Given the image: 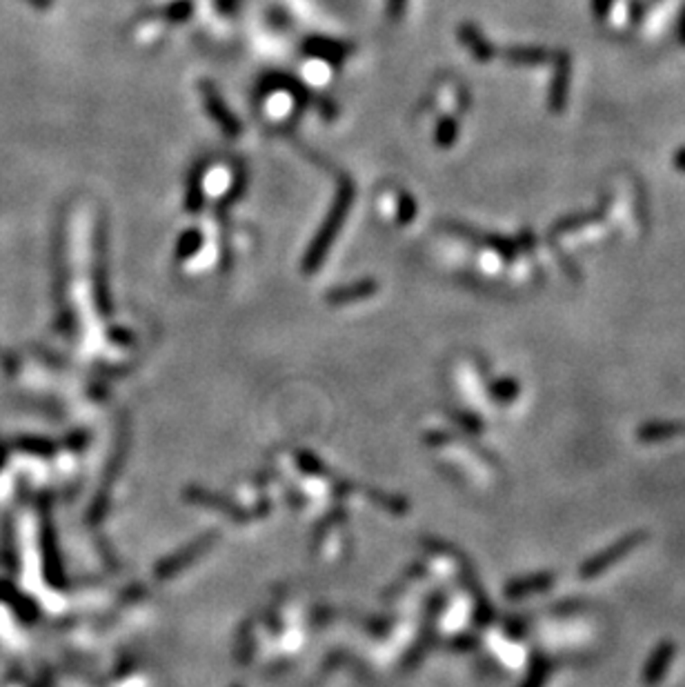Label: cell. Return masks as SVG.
<instances>
[{"mask_svg": "<svg viewBox=\"0 0 685 687\" xmlns=\"http://www.w3.org/2000/svg\"><path fill=\"white\" fill-rule=\"evenodd\" d=\"M201 172H194L192 181H190V194H187V207H190V212H196L198 207H201L203 203V196H201V176H198Z\"/></svg>", "mask_w": 685, "mask_h": 687, "instance_id": "3", "label": "cell"}, {"mask_svg": "<svg viewBox=\"0 0 685 687\" xmlns=\"http://www.w3.org/2000/svg\"><path fill=\"white\" fill-rule=\"evenodd\" d=\"M32 5H39V7H47V5L51 3V0H30Z\"/></svg>", "mask_w": 685, "mask_h": 687, "instance_id": "5", "label": "cell"}, {"mask_svg": "<svg viewBox=\"0 0 685 687\" xmlns=\"http://www.w3.org/2000/svg\"><path fill=\"white\" fill-rule=\"evenodd\" d=\"M203 94H205L207 107H210L212 116H214L216 121H219L221 130H223L228 136H236V134H239V131H240V125H239V122H236V118L231 116L230 109L223 105V101H221V98H219V94H216L214 89L210 87V85H205V87H203Z\"/></svg>", "mask_w": 685, "mask_h": 687, "instance_id": "2", "label": "cell"}, {"mask_svg": "<svg viewBox=\"0 0 685 687\" xmlns=\"http://www.w3.org/2000/svg\"><path fill=\"white\" fill-rule=\"evenodd\" d=\"M352 198H354L352 183H349L347 178H343L341 187H338L337 201H334L332 210H329V214H328V218H325L323 227H320L319 236H316L314 245H311L310 254H307V267H314V265L320 260V256L328 252V248L332 245L334 236H337L338 227L343 225L345 216H347L349 205H352Z\"/></svg>", "mask_w": 685, "mask_h": 687, "instance_id": "1", "label": "cell"}, {"mask_svg": "<svg viewBox=\"0 0 685 687\" xmlns=\"http://www.w3.org/2000/svg\"><path fill=\"white\" fill-rule=\"evenodd\" d=\"M403 5H405V0H390V16L392 18L401 16V12H403Z\"/></svg>", "mask_w": 685, "mask_h": 687, "instance_id": "4", "label": "cell"}]
</instances>
